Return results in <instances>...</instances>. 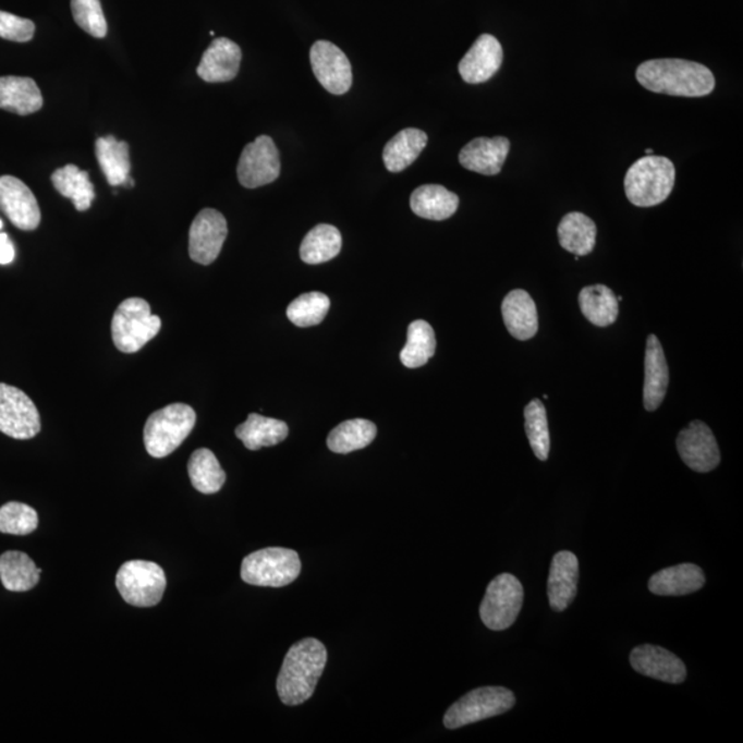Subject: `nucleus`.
I'll return each mask as SVG.
<instances>
[{"mask_svg":"<svg viewBox=\"0 0 743 743\" xmlns=\"http://www.w3.org/2000/svg\"><path fill=\"white\" fill-rule=\"evenodd\" d=\"M636 78L648 92L673 97L709 96L716 86L709 68L698 62L677 59L643 62L637 68Z\"/></svg>","mask_w":743,"mask_h":743,"instance_id":"f257e3e1","label":"nucleus"},{"mask_svg":"<svg viewBox=\"0 0 743 743\" xmlns=\"http://www.w3.org/2000/svg\"><path fill=\"white\" fill-rule=\"evenodd\" d=\"M328 661L326 646L307 637L287 653L277 678V693L288 706H297L312 698Z\"/></svg>","mask_w":743,"mask_h":743,"instance_id":"f03ea898","label":"nucleus"},{"mask_svg":"<svg viewBox=\"0 0 743 743\" xmlns=\"http://www.w3.org/2000/svg\"><path fill=\"white\" fill-rule=\"evenodd\" d=\"M677 170L662 156H645L630 167L625 175V195L633 206L656 207L667 200L674 187Z\"/></svg>","mask_w":743,"mask_h":743,"instance_id":"7ed1b4c3","label":"nucleus"},{"mask_svg":"<svg viewBox=\"0 0 743 743\" xmlns=\"http://www.w3.org/2000/svg\"><path fill=\"white\" fill-rule=\"evenodd\" d=\"M196 412L186 404H170L151 413L144 428L146 452L163 459L174 453L196 426Z\"/></svg>","mask_w":743,"mask_h":743,"instance_id":"20e7f679","label":"nucleus"},{"mask_svg":"<svg viewBox=\"0 0 743 743\" xmlns=\"http://www.w3.org/2000/svg\"><path fill=\"white\" fill-rule=\"evenodd\" d=\"M161 320L151 314L143 297H129L120 303L112 318V340L119 352L138 353L160 332Z\"/></svg>","mask_w":743,"mask_h":743,"instance_id":"39448f33","label":"nucleus"},{"mask_svg":"<svg viewBox=\"0 0 743 743\" xmlns=\"http://www.w3.org/2000/svg\"><path fill=\"white\" fill-rule=\"evenodd\" d=\"M301 570L297 552L288 548H265L244 558L242 578L255 587L281 588L294 583Z\"/></svg>","mask_w":743,"mask_h":743,"instance_id":"423d86ee","label":"nucleus"},{"mask_svg":"<svg viewBox=\"0 0 743 743\" xmlns=\"http://www.w3.org/2000/svg\"><path fill=\"white\" fill-rule=\"evenodd\" d=\"M515 695L506 687L473 690L454 703L444 714L443 724L449 730L495 718L514 708Z\"/></svg>","mask_w":743,"mask_h":743,"instance_id":"0eeeda50","label":"nucleus"},{"mask_svg":"<svg viewBox=\"0 0 743 743\" xmlns=\"http://www.w3.org/2000/svg\"><path fill=\"white\" fill-rule=\"evenodd\" d=\"M117 587L122 598L135 607H154L163 599L165 570L154 562L130 561L119 569Z\"/></svg>","mask_w":743,"mask_h":743,"instance_id":"6e6552de","label":"nucleus"},{"mask_svg":"<svg viewBox=\"0 0 743 743\" xmlns=\"http://www.w3.org/2000/svg\"><path fill=\"white\" fill-rule=\"evenodd\" d=\"M523 587L515 575H497L486 589L479 607L480 620L491 631H506L514 624L523 605Z\"/></svg>","mask_w":743,"mask_h":743,"instance_id":"1a4fd4ad","label":"nucleus"},{"mask_svg":"<svg viewBox=\"0 0 743 743\" xmlns=\"http://www.w3.org/2000/svg\"><path fill=\"white\" fill-rule=\"evenodd\" d=\"M40 430L34 401L17 387L0 383V431L14 439H33Z\"/></svg>","mask_w":743,"mask_h":743,"instance_id":"9d476101","label":"nucleus"},{"mask_svg":"<svg viewBox=\"0 0 743 743\" xmlns=\"http://www.w3.org/2000/svg\"><path fill=\"white\" fill-rule=\"evenodd\" d=\"M281 161L275 141L260 135L254 143L245 146L240 156L237 176L247 190L269 185L280 176Z\"/></svg>","mask_w":743,"mask_h":743,"instance_id":"9b49d317","label":"nucleus"},{"mask_svg":"<svg viewBox=\"0 0 743 743\" xmlns=\"http://www.w3.org/2000/svg\"><path fill=\"white\" fill-rule=\"evenodd\" d=\"M314 76L328 93L343 96L353 85L352 64L338 46L327 40H318L310 50Z\"/></svg>","mask_w":743,"mask_h":743,"instance_id":"f8f14e48","label":"nucleus"},{"mask_svg":"<svg viewBox=\"0 0 743 743\" xmlns=\"http://www.w3.org/2000/svg\"><path fill=\"white\" fill-rule=\"evenodd\" d=\"M227 237V218L217 209H203L197 214L190 230L191 259L198 265H211L221 254Z\"/></svg>","mask_w":743,"mask_h":743,"instance_id":"ddd939ff","label":"nucleus"},{"mask_svg":"<svg viewBox=\"0 0 743 743\" xmlns=\"http://www.w3.org/2000/svg\"><path fill=\"white\" fill-rule=\"evenodd\" d=\"M677 448L685 465L695 473H710L720 464L718 441L703 422H692L680 431Z\"/></svg>","mask_w":743,"mask_h":743,"instance_id":"4468645a","label":"nucleus"},{"mask_svg":"<svg viewBox=\"0 0 743 743\" xmlns=\"http://www.w3.org/2000/svg\"><path fill=\"white\" fill-rule=\"evenodd\" d=\"M0 209L15 228L26 232L38 229L40 224L39 203L33 191L19 178L0 176Z\"/></svg>","mask_w":743,"mask_h":743,"instance_id":"2eb2a0df","label":"nucleus"},{"mask_svg":"<svg viewBox=\"0 0 743 743\" xmlns=\"http://www.w3.org/2000/svg\"><path fill=\"white\" fill-rule=\"evenodd\" d=\"M630 661L637 673L661 682L680 684L687 677V669L682 659L667 648L653 645L633 648Z\"/></svg>","mask_w":743,"mask_h":743,"instance_id":"dca6fc26","label":"nucleus"},{"mask_svg":"<svg viewBox=\"0 0 743 743\" xmlns=\"http://www.w3.org/2000/svg\"><path fill=\"white\" fill-rule=\"evenodd\" d=\"M502 47L494 35H480L460 61L459 73L465 83L479 85L490 81L502 64Z\"/></svg>","mask_w":743,"mask_h":743,"instance_id":"f3484780","label":"nucleus"},{"mask_svg":"<svg viewBox=\"0 0 743 743\" xmlns=\"http://www.w3.org/2000/svg\"><path fill=\"white\" fill-rule=\"evenodd\" d=\"M243 52L237 44L228 38H217L204 51L197 75L207 83L233 81L240 71Z\"/></svg>","mask_w":743,"mask_h":743,"instance_id":"a211bd4d","label":"nucleus"},{"mask_svg":"<svg viewBox=\"0 0 743 743\" xmlns=\"http://www.w3.org/2000/svg\"><path fill=\"white\" fill-rule=\"evenodd\" d=\"M578 573V559L573 552L555 555L548 577V599L553 611L562 613L572 605L577 595Z\"/></svg>","mask_w":743,"mask_h":743,"instance_id":"6ab92c4d","label":"nucleus"},{"mask_svg":"<svg viewBox=\"0 0 743 743\" xmlns=\"http://www.w3.org/2000/svg\"><path fill=\"white\" fill-rule=\"evenodd\" d=\"M510 148V141L504 137L475 138L460 151L459 161L468 171L497 175L506 163Z\"/></svg>","mask_w":743,"mask_h":743,"instance_id":"aec40b11","label":"nucleus"},{"mask_svg":"<svg viewBox=\"0 0 743 743\" xmlns=\"http://www.w3.org/2000/svg\"><path fill=\"white\" fill-rule=\"evenodd\" d=\"M669 386V368L666 353L656 334L647 339L645 358V389H643V404L646 411L654 412L666 400Z\"/></svg>","mask_w":743,"mask_h":743,"instance_id":"412c9836","label":"nucleus"},{"mask_svg":"<svg viewBox=\"0 0 743 743\" xmlns=\"http://www.w3.org/2000/svg\"><path fill=\"white\" fill-rule=\"evenodd\" d=\"M703 569L693 563L659 570L648 581V589L659 596H684L697 593L705 585Z\"/></svg>","mask_w":743,"mask_h":743,"instance_id":"4be33fe9","label":"nucleus"},{"mask_svg":"<svg viewBox=\"0 0 743 743\" xmlns=\"http://www.w3.org/2000/svg\"><path fill=\"white\" fill-rule=\"evenodd\" d=\"M502 320L509 332L517 340H528L538 331V314L535 301L526 291H511L501 305Z\"/></svg>","mask_w":743,"mask_h":743,"instance_id":"5701e85b","label":"nucleus"},{"mask_svg":"<svg viewBox=\"0 0 743 743\" xmlns=\"http://www.w3.org/2000/svg\"><path fill=\"white\" fill-rule=\"evenodd\" d=\"M44 97L34 78L20 76L0 77V109L26 117L40 111Z\"/></svg>","mask_w":743,"mask_h":743,"instance_id":"b1692460","label":"nucleus"},{"mask_svg":"<svg viewBox=\"0 0 743 743\" xmlns=\"http://www.w3.org/2000/svg\"><path fill=\"white\" fill-rule=\"evenodd\" d=\"M459 196L441 185H423L411 196V208L417 217L444 221L456 214Z\"/></svg>","mask_w":743,"mask_h":743,"instance_id":"393cba45","label":"nucleus"},{"mask_svg":"<svg viewBox=\"0 0 743 743\" xmlns=\"http://www.w3.org/2000/svg\"><path fill=\"white\" fill-rule=\"evenodd\" d=\"M288 433L290 430H288L287 423L258 415V413H251L247 421L235 428V436L249 450L275 447L284 442Z\"/></svg>","mask_w":743,"mask_h":743,"instance_id":"a878e982","label":"nucleus"},{"mask_svg":"<svg viewBox=\"0 0 743 743\" xmlns=\"http://www.w3.org/2000/svg\"><path fill=\"white\" fill-rule=\"evenodd\" d=\"M428 143L427 134L418 129L400 131L385 146L383 161L390 172H401L407 169L421 156Z\"/></svg>","mask_w":743,"mask_h":743,"instance_id":"bb28decb","label":"nucleus"},{"mask_svg":"<svg viewBox=\"0 0 743 743\" xmlns=\"http://www.w3.org/2000/svg\"><path fill=\"white\" fill-rule=\"evenodd\" d=\"M596 224L581 212H570L562 218L558 227L559 244L568 253L585 256L593 253L596 245Z\"/></svg>","mask_w":743,"mask_h":743,"instance_id":"cd10ccee","label":"nucleus"},{"mask_svg":"<svg viewBox=\"0 0 743 743\" xmlns=\"http://www.w3.org/2000/svg\"><path fill=\"white\" fill-rule=\"evenodd\" d=\"M578 303L581 313L596 327H609L619 317V301L609 287L601 284L585 287L580 292Z\"/></svg>","mask_w":743,"mask_h":743,"instance_id":"c85d7f7f","label":"nucleus"},{"mask_svg":"<svg viewBox=\"0 0 743 743\" xmlns=\"http://www.w3.org/2000/svg\"><path fill=\"white\" fill-rule=\"evenodd\" d=\"M96 155L109 185L124 186L131 171L129 144L108 135L97 139Z\"/></svg>","mask_w":743,"mask_h":743,"instance_id":"c756f323","label":"nucleus"},{"mask_svg":"<svg viewBox=\"0 0 743 743\" xmlns=\"http://www.w3.org/2000/svg\"><path fill=\"white\" fill-rule=\"evenodd\" d=\"M41 570L28 555L20 551L4 552L0 557V580L12 593H26L38 585Z\"/></svg>","mask_w":743,"mask_h":743,"instance_id":"7c9ffc66","label":"nucleus"},{"mask_svg":"<svg viewBox=\"0 0 743 743\" xmlns=\"http://www.w3.org/2000/svg\"><path fill=\"white\" fill-rule=\"evenodd\" d=\"M51 182L61 196L71 198L78 212L87 211L96 198L90 175L75 165H68L56 170L51 175Z\"/></svg>","mask_w":743,"mask_h":743,"instance_id":"2f4dec72","label":"nucleus"},{"mask_svg":"<svg viewBox=\"0 0 743 743\" xmlns=\"http://www.w3.org/2000/svg\"><path fill=\"white\" fill-rule=\"evenodd\" d=\"M342 249V234L332 224L321 223L303 239L301 258L307 265H320L337 258Z\"/></svg>","mask_w":743,"mask_h":743,"instance_id":"473e14b6","label":"nucleus"},{"mask_svg":"<svg viewBox=\"0 0 743 743\" xmlns=\"http://www.w3.org/2000/svg\"><path fill=\"white\" fill-rule=\"evenodd\" d=\"M193 488L204 495L218 494L227 483V473L211 450L202 448L193 452L187 463Z\"/></svg>","mask_w":743,"mask_h":743,"instance_id":"72a5a7b5","label":"nucleus"},{"mask_svg":"<svg viewBox=\"0 0 743 743\" xmlns=\"http://www.w3.org/2000/svg\"><path fill=\"white\" fill-rule=\"evenodd\" d=\"M378 434L375 424L365 418H354L334 427L327 439L333 453L348 454L369 447Z\"/></svg>","mask_w":743,"mask_h":743,"instance_id":"f704fd0d","label":"nucleus"},{"mask_svg":"<svg viewBox=\"0 0 743 743\" xmlns=\"http://www.w3.org/2000/svg\"><path fill=\"white\" fill-rule=\"evenodd\" d=\"M436 332L430 324L423 320L413 321L407 328V342L400 355L401 363L406 368H421L436 354Z\"/></svg>","mask_w":743,"mask_h":743,"instance_id":"c9c22d12","label":"nucleus"},{"mask_svg":"<svg viewBox=\"0 0 743 743\" xmlns=\"http://www.w3.org/2000/svg\"><path fill=\"white\" fill-rule=\"evenodd\" d=\"M525 430L536 458L546 462L551 449L546 405L538 398L525 407Z\"/></svg>","mask_w":743,"mask_h":743,"instance_id":"e433bc0d","label":"nucleus"},{"mask_svg":"<svg viewBox=\"0 0 743 743\" xmlns=\"http://www.w3.org/2000/svg\"><path fill=\"white\" fill-rule=\"evenodd\" d=\"M331 301L321 292H307L296 297L287 308V317L296 327L307 328L318 326L326 318Z\"/></svg>","mask_w":743,"mask_h":743,"instance_id":"4c0bfd02","label":"nucleus"},{"mask_svg":"<svg viewBox=\"0 0 743 743\" xmlns=\"http://www.w3.org/2000/svg\"><path fill=\"white\" fill-rule=\"evenodd\" d=\"M39 525L38 512L23 502L12 501L0 507V533L26 536Z\"/></svg>","mask_w":743,"mask_h":743,"instance_id":"58836bf2","label":"nucleus"},{"mask_svg":"<svg viewBox=\"0 0 743 743\" xmlns=\"http://www.w3.org/2000/svg\"><path fill=\"white\" fill-rule=\"evenodd\" d=\"M71 10L75 23L85 33L97 39L108 34V23L102 12L101 0H71Z\"/></svg>","mask_w":743,"mask_h":743,"instance_id":"ea45409f","label":"nucleus"},{"mask_svg":"<svg viewBox=\"0 0 743 743\" xmlns=\"http://www.w3.org/2000/svg\"><path fill=\"white\" fill-rule=\"evenodd\" d=\"M35 28L34 21L0 10V38L25 44L33 40Z\"/></svg>","mask_w":743,"mask_h":743,"instance_id":"a19ab883","label":"nucleus"},{"mask_svg":"<svg viewBox=\"0 0 743 743\" xmlns=\"http://www.w3.org/2000/svg\"><path fill=\"white\" fill-rule=\"evenodd\" d=\"M15 258V248L7 233H0V265H10Z\"/></svg>","mask_w":743,"mask_h":743,"instance_id":"79ce46f5","label":"nucleus"},{"mask_svg":"<svg viewBox=\"0 0 743 743\" xmlns=\"http://www.w3.org/2000/svg\"><path fill=\"white\" fill-rule=\"evenodd\" d=\"M650 155H653V149H647V150H646V156H650Z\"/></svg>","mask_w":743,"mask_h":743,"instance_id":"37998d69","label":"nucleus"},{"mask_svg":"<svg viewBox=\"0 0 743 743\" xmlns=\"http://www.w3.org/2000/svg\"><path fill=\"white\" fill-rule=\"evenodd\" d=\"M2 228H3V222H2V219H0V229H2Z\"/></svg>","mask_w":743,"mask_h":743,"instance_id":"c03bdc74","label":"nucleus"}]
</instances>
